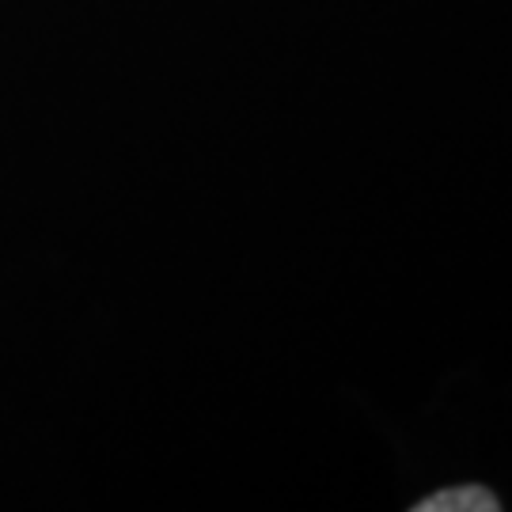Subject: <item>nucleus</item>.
I'll list each match as a JSON object with an SVG mask.
<instances>
[{
    "instance_id": "obj_1",
    "label": "nucleus",
    "mask_w": 512,
    "mask_h": 512,
    "mask_svg": "<svg viewBox=\"0 0 512 512\" xmlns=\"http://www.w3.org/2000/svg\"><path fill=\"white\" fill-rule=\"evenodd\" d=\"M448 509H463V512H497V497L486 494V490H448V494H437L429 501H421L418 512H448Z\"/></svg>"
}]
</instances>
